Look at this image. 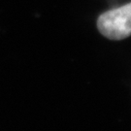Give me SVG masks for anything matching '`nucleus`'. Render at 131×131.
<instances>
[{
  "instance_id": "obj_1",
  "label": "nucleus",
  "mask_w": 131,
  "mask_h": 131,
  "mask_svg": "<svg viewBox=\"0 0 131 131\" xmlns=\"http://www.w3.org/2000/svg\"><path fill=\"white\" fill-rule=\"evenodd\" d=\"M100 33L111 40H122L131 35V2L107 11L97 19Z\"/></svg>"
}]
</instances>
